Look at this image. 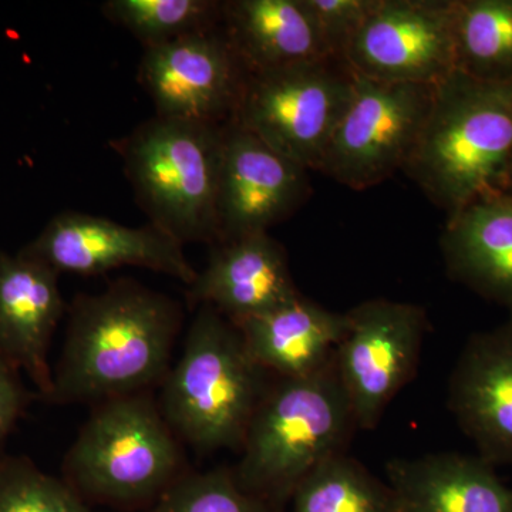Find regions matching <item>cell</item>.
Wrapping results in <instances>:
<instances>
[{
  "mask_svg": "<svg viewBox=\"0 0 512 512\" xmlns=\"http://www.w3.org/2000/svg\"><path fill=\"white\" fill-rule=\"evenodd\" d=\"M181 323L177 302L130 279L77 296L47 402L97 404L163 383Z\"/></svg>",
  "mask_w": 512,
  "mask_h": 512,
  "instance_id": "1",
  "label": "cell"
},
{
  "mask_svg": "<svg viewBox=\"0 0 512 512\" xmlns=\"http://www.w3.org/2000/svg\"><path fill=\"white\" fill-rule=\"evenodd\" d=\"M512 164V83H487L454 70L433 103L403 173L447 218L508 191Z\"/></svg>",
  "mask_w": 512,
  "mask_h": 512,
  "instance_id": "2",
  "label": "cell"
},
{
  "mask_svg": "<svg viewBox=\"0 0 512 512\" xmlns=\"http://www.w3.org/2000/svg\"><path fill=\"white\" fill-rule=\"evenodd\" d=\"M356 427L332 360L311 375L281 377L266 390L231 468L242 490L281 510L319 464L342 453Z\"/></svg>",
  "mask_w": 512,
  "mask_h": 512,
  "instance_id": "3",
  "label": "cell"
},
{
  "mask_svg": "<svg viewBox=\"0 0 512 512\" xmlns=\"http://www.w3.org/2000/svg\"><path fill=\"white\" fill-rule=\"evenodd\" d=\"M225 126L154 116L111 141L150 224L183 247L217 242Z\"/></svg>",
  "mask_w": 512,
  "mask_h": 512,
  "instance_id": "4",
  "label": "cell"
},
{
  "mask_svg": "<svg viewBox=\"0 0 512 512\" xmlns=\"http://www.w3.org/2000/svg\"><path fill=\"white\" fill-rule=\"evenodd\" d=\"M241 332L201 305L184 352L164 379L161 412L177 437L201 451L241 447L268 387Z\"/></svg>",
  "mask_w": 512,
  "mask_h": 512,
  "instance_id": "5",
  "label": "cell"
},
{
  "mask_svg": "<svg viewBox=\"0 0 512 512\" xmlns=\"http://www.w3.org/2000/svg\"><path fill=\"white\" fill-rule=\"evenodd\" d=\"M63 478L84 500L151 505L183 471L177 434L146 393L97 403L63 463Z\"/></svg>",
  "mask_w": 512,
  "mask_h": 512,
  "instance_id": "6",
  "label": "cell"
},
{
  "mask_svg": "<svg viewBox=\"0 0 512 512\" xmlns=\"http://www.w3.org/2000/svg\"><path fill=\"white\" fill-rule=\"evenodd\" d=\"M355 79L342 59L247 73L232 121L293 163L318 171Z\"/></svg>",
  "mask_w": 512,
  "mask_h": 512,
  "instance_id": "7",
  "label": "cell"
},
{
  "mask_svg": "<svg viewBox=\"0 0 512 512\" xmlns=\"http://www.w3.org/2000/svg\"><path fill=\"white\" fill-rule=\"evenodd\" d=\"M434 87L356 76L352 99L318 173L363 191L403 170L429 116Z\"/></svg>",
  "mask_w": 512,
  "mask_h": 512,
  "instance_id": "8",
  "label": "cell"
},
{
  "mask_svg": "<svg viewBox=\"0 0 512 512\" xmlns=\"http://www.w3.org/2000/svg\"><path fill=\"white\" fill-rule=\"evenodd\" d=\"M346 315L336 372L356 427L372 430L416 372L429 320L419 305L382 298L362 302Z\"/></svg>",
  "mask_w": 512,
  "mask_h": 512,
  "instance_id": "9",
  "label": "cell"
},
{
  "mask_svg": "<svg viewBox=\"0 0 512 512\" xmlns=\"http://www.w3.org/2000/svg\"><path fill=\"white\" fill-rule=\"evenodd\" d=\"M343 62L376 82L440 83L456 70L453 0H377Z\"/></svg>",
  "mask_w": 512,
  "mask_h": 512,
  "instance_id": "10",
  "label": "cell"
},
{
  "mask_svg": "<svg viewBox=\"0 0 512 512\" xmlns=\"http://www.w3.org/2000/svg\"><path fill=\"white\" fill-rule=\"evenodd\" d=\"M247 70L222 26L146 47L138 67L156 116L225 126L234 120Z\"/></svg>",
  "mask_w": 512,
  "mask_h": 512,
  "instance_id": "11",
  "label": "cell"
},
{
  "mask_svg": "<svg viewBox=\"0 0 512 512\" xmlns=\"http://www.w3.org/2000/svg\"><path fill=\"white\" fill-rule=\"evenodd\" d=\"M309 171L237 123L225 126L217 200V242L265 234L308 201Z\"/></svg>",
  "mask_w": 512,
  "mask_h": 512,
  "instance_id": "12",
  "label": "cell"
},
{
  "mask_svg": "<svg viewBox=\"0 0 512 512\" xmlns=\"http://www.w3.org/2000/svg\"><path fill=\"white\" fill-rule=\"evenodd\" d=\"M22 252L57 274L99 275L123 266H140L188 286L198 275L183 245L150 222L133 228L76 211L57 214Z\"/></svg>",
  "mask_w": 512,
  "mask_h": 512,
  "instance_id": "13",
  "label": "cell"
},
{
  "mask_svg": "<svg viewBox=\"0 0 512 512\" xmlns=\"http://www.w3.org/2000/svg\"><path fill=\"white\" fill-rule=\"evenodd\" d=\"M448 406L478 456L512 466V316L468 339L451 373Z\"/></svg>",
  "mask_w": 512,
  "mask_h": 512,
  "instance_id": "14",
  "label": "cell"
},
{
  "mask_svg": "<svg viewBox=\"0 0 512 512\" xmlns=\"http://www.w3.org/2000/svg\"><path fill=\"white\" fill-rule=\"evenodd\" d=\"M59 276L22 251L0 252V353L45 400L53 387L50 342L66 312Z\"/></svg>",
  "mask_w": 512,
  "mask_h": 512,
  "instance_id": "15",
  "label": "cell"
},
{
  "mask_svg": "<svg viewBox=\"0 0 512 512\" xmlns=\"http://www.w3.org/2000/svg\"><path fill=\"white\" fill-rule=\"evenodd\" d=\"M299 296L285 249L268 232L212 245L210 261L188 286L191 303L212 306L232 323Z\"/></svg>",
  "mask_w": 512,
  "mask_h": 512,
  "instance_id": "16",
  "label": "cell"
},
{
  "mask_svg": "<svg viewBox=\"0 0 512 512\" xmlns=\"http://www.w3.org/2000/svg\"><path fill=\"white\" fill-rule=\"evenodd\" d=\"M386 474L399 512H512V488L480 456L394 458Z\"/></svg>",
  "mask_w": 512,
  "mask_h": 512,
  "instance_id": "17",
  "label": "cell"
},
{
  "mask_svg": "<svg viewBox=\"0 0 512 512\" xmlns=\"http://www.w3.org/2000/svg\"><path fill=\"white\" fill-rule=\"evenodd\" d=\"M440 247L454 281L512 316V192L481 198L447 218Z\"/></svg>",
  "mask_w": 512,
  "mask_h": 512,
  "instance_id": "18",
  "label": "cell"
},
{
  "mask_svg": "<svg viewBox=\"0 0 512 512\" xmlns=\"http://www.w3.org/2000/svg\"><path fill=\"white\" fill-rule=\"evenodd\" d=\"M221 26L247 73L338 59L305 0H229Z\"/></svg>",
  "mask_w": 512,
  "mask_h": 512,
  "instance_id": "19",
  "label": "cell"
},
{
  "mask_svg": "<svg viewBox=\"0 0 512 512\" xmlns=\"http://www.w3.org/2000/svg\"><path fill=\"white\" fill-rule=\"evenodd\" d=\"M234 325L261 369L279 377H301L332 360L348 330V315L330 312L301 295Z\"/></svg>",
  "mask_w": 512,
  "mask_h": 512,
  "instance_id": "20",
  "label": "cell"
},
{
  "mask_svg": "<svg viewBox=\"0 0 512 512\" xmlns=\"http://www.w3.org/2000/svg\"><path fill=\"white\" fill-rule=\"evenodd\" d=\"M456 70L512 83V0H453Z\"/></svg>",
  "mask_w": 512,
  "mask_h": 512,
  "instance_id": "21",
  "label": "cell"
},
{
  "mask_svg": "<svg viewBox=\"0 0 512 512\" xmlns=\"http://www.w3.org/2000/svg\"><path fill=\"white\" fill-rule=\"evenodd\" d=\"M289 501L291 512H399L389 485L343 453L312 470Z\"/></svg>",
  "mask_w": 512,
  "mask_h": 512,
  "instance_id": "22",
  "label": "cell"
},
{
  "mask_svg": "<svg viewBox=\"0 0 512 512\" xmlns=\"http://www.w3.org/2000/svg\"><path fill=\"white\" fill-rule=\"evenodd\" d=\"M218 0H107L101 12L114 25L121 26L154 47L181 37L218 28L222 22Z\"/></svg>",
  "mask_w": 512,
  "mask_h": 512,
  "instance_id": "23",
  "label": "cell"
},
{
  "mask_svg": "<svg viewBox=\"0 0 512 512\" xmlns=\"http://www.w3.org/2000/svg\"><path fill=\"white\" fill-rule=\"evenodd\" d=\"M0 512H97L64 478L26 457L0 454Z\"/></svg>",
  "mask_w": 512,
  "mask_h": 512,
  "instance_id": "24",
  "label": "cell"
},
{
  "mask_svg": "<svg viewBox=\"0 0 512 512\" xmlns=\"http://www.w3.org/2000/svg\"><path fill=\"white\" fill-rule=\"evenodd\" d=\"M147 512H281L239 487L232 470L184 473Z\"/></svg>",
  "mask_w": 512,
  "mask_h": 512,
  "instance_id": "25",
  "label": "cell"
},
{
  "mask_svg": "<svg viewBox=\"0 0 512 512\" xmlns=\"http://www.w3.org/2000/svg\"><path fill=\"white\" fill-rule=\"evenodd\" d=\"M330 52L343 60L353 37L362 28L377 0H305Z\"/></svg>",
  "mask_w": 512,
  "mask_h": 512,
  "instance_id": "26",
  "label": "cell"
},
{
  "mask_svg": "<svg viewBox=\"0 0 512 512\" xmlns=\"http://www.w3.org/2000/svg\"><path fill=\"white\" fill-rule=\"evenodd\" d=\"M29 393L20 380V372L0 353V444L15 429L26 406Z\"/></svg>",
  "mask_w": 512,
  "mask_h": 512,
  "instance_id": "27",
  "label": "cell"
},
{
  "mask_svg": "<svg viewBox=\"0 0 512 512\" xmlns=\"http://www.w3.org/2000/svg\"><path fill=\"white\" fill-rule=\"evenodd\" d=\"M508 192H512V164H511V173H510V183H508Z\"/></svg>",
  "mask_w": 512,
  "mask_h": 512,
  "instance_id": "28",
  "label": "cell"
}]
</instances>
